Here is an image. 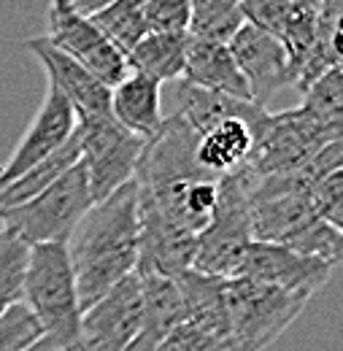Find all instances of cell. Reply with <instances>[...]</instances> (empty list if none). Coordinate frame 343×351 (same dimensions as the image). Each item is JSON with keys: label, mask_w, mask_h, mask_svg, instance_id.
Here are the masks:
<instances>
[{"label": "cell", "mask_w": 343, "mask_h": 351, "mask_svg": "<svg viewBox=\"0 0 343 351\" xmlns=\"http://www.w3.org/2000/svg\"><path fill=\"white\" fill-rule=\"evenodd\" d=\"M68 257L82 313L138 267V189L125 184L100 203H92L73 235Z\"/></svg>", "instance_id": "6da1fadb"}, {"label": "cell", "mask_w": 343, "mask_h": 351, "mask_svg": "<svg viewBox=\"0 0 343 351\" xmlns=\"http://www.w3.org/2000/svg\"><path fill=\"white\" fill-rule=\"evenodd\" d=\"M22 306L38 322L43 338L54 341L62 351L76 349L82 306L65 243L30 246L22 281Z\"/></svg>", "instance_id": "7a4b0ae2"}, {"label": "cell", "mask_w": 343, "mask_h": 351, "mask_svg": "<svg viewBox=\"0 0 343 351\" xmlns=\"http://www.w3.org/2000/svg\"><path fill=\"white\" fill-rule=\"evenodd\" d=\"M259 176L244 165L219 178V200L209 227L195 241L192 270L230 281L238 276L252 238V189Z\"/></svg>", "instance_id": "3957f363"}, {"label": "cell", "mask_w": 343, "mask_h": 351, "mask_svg": "<svg viewBox=\"0 0 343 351\" xmlns=\"http://www.w3.org/2000/svg\"><path fill=\"white\" fill-rule=\"evenodd\" d=\"M92 208L86 173L82 162H76L65 176H60L51 186H46L33 200L0 211L3 232L19 238L27 246L41 243H68L76 224Z\"/></svg>", "instance_id": "277c9868"}, {"label": "cell", "mask_w": 343, "mask_h": 351, "mask_svg": "<svg viewBox=\"0 0 343 351\" xmlns=\"http://www.w3.org/2000/svg\"><path fill=\"white\" fill-rule=\"evenodd\" d=\"M224 306L235 351H265L308 306V298L249 278L224 281Z\"/></svg>", "instance_id": "5b68a950"}, {"label": "cell", "mask_w": 343, "mask_h": 351, "mask_svg": "<svg viewBox=\"0 0 343 351\" xmlns=\"http://www.w3.org/2000/svg\"><path fill=\"white\" fill-rule=\"evenodd\" d=\"M76 141L92 203L106 200L135 178L146 146L114 117H76Z\"/></svg>", "instance_id": "8992f818"}, {"label": "cell", "mask_w": 343, "mask_h": 351, "mask_svg": "<svg viewBox=\"0 0 343 351\" xmlns=\"http://www.w3.org/2000/svg\"><path fill=\"white\" fill-rule=\"evenodd\" d=\"M341 141L338 132L324 128L305 108H289L281 114L265 111L255 128V146L249 154V168L262 176L295 173L327 143Z\"/></svg>", "instance_id": "52a82bcc"}, {"label": "cell", "mask_w": 343, "mask_h": 351, "mask_svg": "<svg viewBox=\"0 0 343 351\" xmlns=\"http://www.w3.org/2000/svg\"><path fill=\"white\" fill-rule=\"evenodd\" d=\"M43 38L82 65L86 73H92L103 87L114 89L122 79H128L130 68L125 54L108 44L89 19H82L68 0L49 5V33Z\"/></svg>", "instance_id": "ba28073f"}, {"label": "cell", "mask_w": 343, "mask_h": 351, "mask_svg": "<svg viewBox=\"0 0 343 351\" xmlns=\"http://www.w3.org/2000/svg\"><path fill=\"white\" fill-rule=\"evenodd\" d=\"M143 324V295L138 273H130L111 292L82 313L73 351H128Z\"/></svg>", "instance_id": "9c48e42d"}, {"label": "cell", "mask_w": 343, "mask_h": 351, "mask_svg": "<svg viewBox=\"0 0 343 351\" xmlns=\"http://www.w3.org/2000/svg\"><path fill=\"white\" fill-rule=\"evenodd\" d=\"M73 132H76V111L62 97V92L49 82L41 108L36 111L30 128L11 152L8 162L0 168V189L16 181L25 171L38 165L49 154H54L57 149H62L73 138Z\"/></svg>", "instance_id": "30bf717a"}, {"label": "cell", "mask_w": 343, "mask_h": 351, "mask_svg": "<svg viewBox=\"0 0 343 351\" xmlns=\"http://www.w3.org/2000/svg\"><path fill=\"white\" fill-rule=\"evenodd\" d=\"M135 181V178H132ZM195 235L165 219L146 197L138 195V267L135 273L176 278L192 267Z\"/></svg>", "instance_id": "8fae6325"}, {"label": "cell", "mask_w": 343, "mask_h": 351, "mask_svg": "<svg viewBox=\"0 0 343 351\" xmlns=\"http://www.w3.org/2000/svg\"><path fill=\"white\" fill-rule=\"evenodd\" d=\"M246 87L252 95V103L259 108H268L270 97L284 87H292V71H289V57L284 46L273 36L259 30L255 25H244L238 36L227 44Z\"/></svg>", "instance_id": "7c38bea8"}, {"label": "cell", "mask_w": 343, "mask_h": 351, "mask_svg": "<svg viewBox=\"0 0 343 351\" xmlns=\"http://www.w3.org/2000/svg\"><path fill=\"white\" fill-rule=\"evenodd\" d=\"M330 276H333V265L300 257V254H295L284 246H276V243H257L255 241L249 246L235 278L270 284V287H279L284 292H295V295H303L311 300L319 289H324Z\"/></svg>", "instance_id": "4fadbf2b"}, {"label": "cell", "mask_w": 343, "mask_h": 351, "mask_svg": "<svg viewBox=\"0 0 343 351\" xmlns=\"http://www.w3.org/2000/svg\"><path fill=\"white\" fill-rule=\"evenodd\" d=\"M265 111L268 108H259L255 103H241L235 114L219 119L209 130L200 132L195 143L198 168L211 178H222L244 168L255 146V128L265 117Z\"/></svg>", "instance_id": "5bb4252c"}, {"label": "cell", "mask_w": 343, "mask_h": 351, "mask_svg": "<svg viewBox=\"0 0 343 351\" xmlns=\"http://www.w3.org/2000/svg\"><path fill=\"white\" fill-rule=\"evenodd\" d=\"M22 46L38 57L46 71V82L62 92V97L73 106L76 117H111V89L103 87L82 65L57 51L46 38H27Z\"/></svg>", "instance_id": "9a60e30c"}, {"label": "cell", "mask_w": 343, "mask_h": 351, "mask_svg": "<svg viewBox=\"0 0 343 351\" xmlns=\"http://www.w3.org/2000/svg\"><path fill=\"white\" fill-rule=\"evenodd\" d=\"M181 82L195 89H203V92H214V95H224L233 100L252 103L249 87H246L227 46L195 41L187 36V60H184Z\"/></svg>", "instance_id": "2e32d148"}, {"label": "cell", "mask_w": 343, "mask_h": 351, "mask_svg": "<svg viewBox=\"0 0 343 351\" xmlns=\"http://www.w3.org/2000/svg\"><path fill=\"white\" fill-rule=\"evenodd\" d=\"M176 289L181 298V311H184V324L219 338L230 341V319H227V306H224V281L198 273V270H184L176 278Z\"/></svg>", "instance_id": "e0dca14e"}, {"label": "cell", "mask_w": 343, "mask_h": 351, "mask_svg": "<svg viewBox=\"0 0 343 351\" xmlns=\"http://www.w3.org/2000/svg\"><path fill=\"white\" fill-rule=\"evenodd\" d=\"M138 278H141V295H143V324L135 343L128 351H157L168 341L173 330L184 322L181 298L173 278L146 276V273H138Z\"/></svg>", "instance_id": "ac0fdd59"}, {"label": "cell", "mask_w": 343, "mask_h": 351, "mask_svg": "<svg viewBox=\"0 0 343 351\" xmlns=\"http://www.w3.org/2000/svg\"><path fill=\"white\" fill-rule=\"evenodd\" d=\"M111 117L132 135L149 141L163 125V84L128 73L111 89Z\"/></svg>", "instance_id": "d6986e66"}, {"label": "cell", "mask_w": 343, "mask_h": 351, "mask_svg": "<svg viewBox=\"0 0 343 351\" xmlns=\"http://www.w3.org/2000/svg\"><path fill=\"white\" fill-rule=\"evenodd\" d=\"M184 60H187V36L146 33L143 41L128 54V68L130 73L165 84L184 79Z\"/></svg>", "instance_id": "ffe728a7"}, {"label": "cell", "mask_w": 343, "mask_h": 351, "mask_svg": "<svg viewBox=\"0 0 343 351\" xmlns=\"http://www.w3.org/2000/svg\"><path fill=\"white\" fill-rule=\"evenodd\" d=\"M76 162H79V141H76V132H73V138L62 149H57L54 154H49L38 165L25 171L16 181H11L8 186L0 189V211L33 200L36 195H41L46 186H51L60 176L68 173Z\"/></svg>", "instance_id": "44dd1931"}, {"label": "cell", "mask_w": 343, "mask_h": 351, "mask_svg": "<svg viewBox=\"0 0 343 351\" xmlns=\"http://www.w3.org/2000/svg\"><path fill=\"white\" fill-rule=\"evenodd\" d=\"M246 25L241 3L235 0H192L187 36L195 41L227 46Z\"/></svg>", "instance_id": "7402d4cb"}, {"label": "cell", "mask_w": 343, "mask_h": 351, "mask_svg": "<svg viewBox=\"0 0 343 351\" xmlns=\"http://www.w3.org/2000/svg\"><path fill=\"white\" fill-rule=\"evenodd\" d=\"M89 22L97 27V33L117 51L125 54V60H128L130 51L143 41V36L149 33L146 22H143V0H114V3H106V8L100 14H95Z\"/></svg>", "instance_id": "603a6c76"}, {"label": "cell", "mask_w": 343, "mask_h": 351, "mask_svg": "<svg viewBox=\"0 0 343 351\" xmlns=\"http://www.w3.org/2000/svg\"><path fill=\"white\" fill-rule=\"evenodd\" d=\"M303 108L314 114L324 128L341 135L343 130V82L341 65L327 71L322 79H316L311 87L303 92Z\"/></svg>", "instance_id": "cb8c5ba5"}, {"label": "cell", "mask_w": 343, "mask_h": 351, "mask_svg": "<svg viewBox=\"0 0 343 351\" xmlns=\"http://www.w3.org/2000/svg\"><path fill=\"white\" fill-rule=\"evenodd\" d=\"M30 246L19 238L0 232V316L22 303V281Z\"/></svg>", "instance_id": "d4e9b609"}, {"label": "cell", "mask_w": 343, "mask_h": 351, "mask_svg": "<svg viewBox=\"0 0 343 351\" xmlns=\"http://www.w3.org/2000/svg\"><path fill=\"white\" fill-rule=\"evenodd\" d=\"M284 249L300 254V257H308V260H322L327 265H338L341 260V252H343V238H341V230L324 224V221L314 219L308 221L303 227L300 232H295Z\"/></svg>", "instance_id": "484cf974"}, {"label": "cell", "mask_w": 343, "mask_h": 351, "mask_svg": "<svg viewBox=\"0 0 343 351\" xmlns=\"http://www.w3.org/2000/svg\"><path fill=\"white\" fill-rule=\"evenodd\" d=\"M41 338L43 330L22 303L0 316V351H27Z\"/></svg>", "instance_id": "4316f807"}, {"label": "cell", "mask_w": 343, "mask_h": 351, "mask_svg": "<svg viewBox=\"0 0 343 351\" xmlns=\"http://www.w3.org/2000/svg\"><path fill=\"white\" fill-rule=\"evenodd\" d=\"M143 22L149 33L187 36L189 0H143Z\"/></svg>", "instance_id": "83f0119b"}, {"label": "cell", "mask_w": 343, "mask_h": 351, "mask_svg": "<svg viewBox=\"0 0 343 351\" xmlns=\"http://www.w3.org/2000/svg\"><path fill=\"white\" fill-rule=\"evenodd\" d=\"M308 203L314 217L335 230L343 227V171L324 176L319 184L311 186L308 192Z\"/></svg>", "instance_id": "f1b7e54d"}, {"label": "cell", "mask_w": 343, "mask_h": 351, "mask_svg": "<svg viewBox=\"0 0 343 351\" xmlns=\"http://www.w3.org/2000/svg\"><path fill=\"white\" fill-rule=\"evenodd\" d=\"M157 351H235V346L230 341L211 338V335H206V332L181 322Z\"/></svg>", "instance_id": "f546056e"}, {"label": "cell", "mask_w": 343, "mask_h": 351, "mask_svg": "<svg viewBox=\"0 0 343 351\" xmlns=\"http://www.w3.org/2000/svg\"><path fill=\"white\" fill-rule=\"evenodd\" d=\"M27 351H62V349H60L54 341H49V338H41L38 343H33V346H30Z\"/></svg>", "instance_id": "4dcf8cb0"}, {"label": "cell", "mask_w": 343, "mask_h": 351, "mask_svg": "<svg viewBox=\"0 0 343 351\" xmlns=\"http://www.w3.org/2000/svg\"><path fill=\"white\" fill-rule=\"evenodd\" d=\"M0 232H3V221H0Z\"/></svg>", "instance_id": "1f68e13d"}]
</instances>
